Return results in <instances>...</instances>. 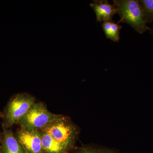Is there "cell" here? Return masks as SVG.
<instances>
[{
    "label": "cell",
    "mask_w": 153,
    "mask_h": 153,
    "mask_svg": "<svg viewBox=\"0 0 153 153\" xmlns=\"http://www.w3.org/2000/svg\"><path fill=\"white\" fill-rule=\"evenodd\" d=\"M41 130L47 132L68 153L76 147L80 129L71 118L58 114L52 121Z\"/></svg>",
    "instance_id": "cell-1"
},
{
    "label": "cell",
    "mask_w": 153,
    "mask_h": 153,
    "mask_svg": "<svg viewBox=\"0 0 153 153\" xmlns=\"http://www.w3.org/2000/svg\"><path fill=\"white\" fill-rule=\"evenodd\" d=\"M113 1L120 17L118 24L123 22L128 24L140 34L149 31L150 28L145 22L139 1L114 0Z\"/></svg>",
    "instance_id": "cell-2"
},
{
    "label": "cell",
    "mask_w": 153,
    "mask_h": 153,
    "mask_svg": "<svg viewBox=\"0 0 153 153\" xmlns=\"http://www.w3.org/2000/svg\"><path fill=\"white\" fill-rule=\"evenodd\" d=\"M35 102V97L27 93H19L13 96L2 113V126L9 129L18 123Z\"/></svg>",
    "instance_id": "cell-3"
},
{
    "label": "cell",
    "mask_w": 153,
    "mask_h": 153,
    "mask_svg": "<svg viewBox=\"0 0 153 153\" xmlns=\"http://www.w3.org/2000/svg\"><path fill=\"white\" fill-rule=\"evenodd\" d=\"M58 115L49 111L43 102H35L18 124L22 128L40 131L48 125Z\"/></svg>",
    "instance_id": "cell-4"
},
{
    "label": "cell",
    "mask_w": 153,
    "mask_h": 153,
    "mask_svg": "<svg viewBox=\"0 0 153 153\" xmlns=\"http://www.w3.org/2000/svg\"><path fill=\"white\" fill-rule=\"evenodd\" d=\"M15 135L26 153H45L39 131L30 130L20 127Z\"/></svg>",
    "instance_id": "cell-5"
},
{
    "label": "cell",
    "mask_w": 153,
    "mask_h": 153,
    "mask_svg": "<svg viewBox=\"0 0 153 153\" xmlns=\"http://www.w3.org/2000/svg\"><path fill=\"white\" fill-rule=\"evenodd\" d=\"M90 6L95 12L97 22L112 21L113 17L117 13L115 7L107 0H95Z\"/></svg>",
    "instance_id": "cell-6"
},
{
    "label": "cell",
    "mask_w": 153,
    "mask_h": 153,
    "mask_svg": "<svg viewBox=\"0 0 153 153\" xmlns=\"http://www.w3.org/2000/svg\"><path fill=\"white\" fill-rule=\"evenodd\" d=\"M3 127V138L0 153H27L12 130Z\"/></svg>",
    "instance_id": "cell-7"
},
{
    "label": "cell",
    "mask_w": 153,
    "mask_h": 153,
    "mask_svg": "<svg viewBox=\"0 0 153 153\" xmlns=\"http://www.w3.org/2000/svg\"><path fill=\"white\" fill-rule=\"evenodd\" d=\"M42 146L45 153H68L47 132L39 131Z\"/></svg>",
    "instance_id": "cell-8"
},
{
    "label": "cell",
    "mask_w": 153,
    "mask_h": 153,
    "mask_svg": "<svg viewBox=\"0 0 153 153\" xmlns=\"http://www.w3.org/2000/svg\"><path fill=\"white\" fill-rule=\"evenodd\" d=\"M68 153H123L119 150L110 148L95 144L84 145L81 147H76L73 150Z\"/></svg>",
    "instance_id": "cell-9"
},
{
    "label": "cell",
    "mask_w": 153,
    "mask_h": 153,
    "mask_svg": "<svg viewBox=\"0 0 153 153\" xmlns=\"http://www.w3.org/2000/svg\"><path fill=\"white\" fill-rule=\"evenodd\" d=\"M102 28L108 39L115 42H118L120 39V30L122 27L118 23L113 21H108L102 23Z\"/></svg>",
    "instance_id": "cell-10"
},
{
    "label": "cell",
    "mask_w": 153,
    "mask_h": 153,
    "mask_svg": "<svg viewBox=\"0 0 153 153\" xmlns=\"http://www.w3.org/2000/svg\"><path fill=\"white\" fill-rule=\"evenodd\" d=\"M145 22L147 23L153 22V0L139 1Z\"/></svg>",
    "instance_id": "cell-11"
},
{
    "label": "cell",
    "mask_w": 153,
    "mask_h": 153,
    "mask_svg": "<svg viewBox=\"0 0 153 153\" xmlns=\"http://www.w3.org/2000/svg\"><path fill=\"white\" fill-rule=\"evenodd\" d=\"M3 138V133L1 134V133H0V146H1V144L2 142Z\"/></svg>",
    "instance_id": "cell-12"
},
{
    "label": "cell",
    "mask_w": 153,
    "mask_h": 153,
    "mask_svg": "<svg viewBox=\"0 0 153 153\" xmlns=\"http://www.w3.org/2000/svg\"><path fill=\"white\" fill-rule=\"evenodd\" d=\"M149 33L151 35H152L153 36V27L152 28H150L149 30Z\"/></svg>",
    "instance_id": "cell-13"
},
{
    "label": "cell",
    "mask_w": 153,
    "mask_h": 153,
    "mask_svg": "<svg viewBox=\"0 0 153 153\" xmlns=\"http://www.w3.org/2000/svg\"><path fill=\"white\" fill-rule=\"evenodd\" d=\"M2 113L0 111V117H2Z\"/></svg>",
    "instance_id": "cell-14"
}]
</instances>
